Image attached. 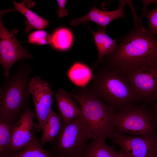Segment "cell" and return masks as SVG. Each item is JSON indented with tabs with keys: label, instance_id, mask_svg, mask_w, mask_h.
Returning <instances> with one entry per match:
<instances>
[{
	"label": "cell",
	"instance_id": "6da1fadb",
	"mask_svg": "<svg viewBox=\"0 0 157 157\" xmlns=\"http://www.w3.org/2000/svg\"><path fill=\"white\" fill-rule=\"evenodd\" d=\"M135 26L100 63L123 71L157 65V37L135 17Z\"/></svg>",
	"mask_w": 157,
	"mask_h": 157
},
{
	"label": "cell",
	"instance_id": "7a4b0ae2",
	"mask_svg": "<svg viewBox=\"0 0 157 157\" xmlns=\"http://www.w3.org/2000/svg\"><path fill=\"white\" fill-rule=\"evenodd\" d=\"M88 88L116 111L144 102L131 88L124 72L102 64Z\"/></svg>",
	"mask_w": 157,
	"mask_h": 157
},
{
	"label": "cell",
	"instance_id": "3957f363",
	"mask_svg": "<svg viewBox=\"0 0 157 157\" xmlns=\"http://www.w3.org/2000/svg\"><path fill=\"white\" fill-rule=\"evenodd\" d=\"M68 93L80 104L81 114L88 127L92 140H113L116 131L113 124L115 110L87 88L80 87Z\"/></svg>",
	"mask_w": 157,
	"mask_h": 157
},
{
	"label": "cell",
	"instance_id": "277c9868",
	"mask_svg": "<svg viewBox=\"0 0 157 157\" xmlns=\"http://www.w3.org/2000/svg\"><path fill=\"white\" fill-rule=\"evenodd\" d=\"M32 72L29 65H22L13 76L6 78L0 88V117H19L27 110Z\"/></svg>",
	"mask_w": 157,
	"mask_h": 157
},
{
	"label": "cell",
	"instance_id": "5b68a950",
	"mask_svg": "<svg viewBox=\"0 0 157 157\" xmlns=\"http://www.w3.org/2000/svg\"><path fill=\"white\" fill-rule=\"evenodd\" d=\"M92 136L81 114L66 124L53 141L50 152L53 156L81 157Z\"/></svg>",
	"mask_w": 157,
	"mask_h": 157
},
{
	"label": "cell",
	"instance_id": "8992f818",
	"mask_svg": "<svg viewBox=\"0 0 157 157\" xmlns=\"http://www.w3.org/2000/svg\"><path fill=\"white\" fill-rule=\"evenodd\" d=\"M147 105L143 103L116 113L113 121L116 130L133 136L157 134L156 126Z\"/></svg>",
	"mask_w": 157,
	"mask_h": 157
},
{
	"label": "cell",
	"instance_id": "52a82bcc",
	"mask_svg": "<svg viewBox=\"0 0 157 157\" xmlns=\"http://www.w3.org/2000/svg\"><path fill=\"white\" fill-rule=\"evenodd\" d=\"M123 72L133 90L144 103L148 105L157 102V65Z\"/></svg>",
	"mask_w": 157,
	"mask_h": 157
},
{
	"label": "cell",
	"instance_id": "ba28073f",
	"mask_svg": "<svg viewBox=\"0 0 157 157\" xmlns=\"http://www.w3.org/2000/svg\"><path fill=\"white\" fill-rule=\"evenodd\" d=\"M0 19V64L3 68V74L6 78L9 76L10 69L16 62L33 56L22 47L17 40L15 35L17 31H9L1 18Z\"/></svg>",
	"mask_w": 157,
	"mask_h": 157
},
{
	"label": "cell",
	"instance_id": "9c48e42d",
	"mask_svg": "<svg viewBox=\"0 0 157 157\" xmlns=\"http://www.w3.org/2000/svg\"><path fill=\"white\" fill-rule=\"evenodd\" d=\"M30 88L38 122L37 131H43L52 108L53 96L55 91L52 90L49 83L40 76L31 78Z\"/></svg>",
	"mask_w": 157,
	"mask_h": 157
},
{
	"label": "cell",
	"instance_id": "30bf717a",
	"mask_svg": "<svg viewBox=\"0 0 157 157\" xmlns=\"http://www.w3.org/2000/svg\"><path fill=\"white\" fill-rule=\"evenodd\" d=\"M113 140L128 157H157V134L129 136L116 131Z\"/></svg>",
	"mask_w": 157,
	"mask_h": 157
},
{
	"label": "cell",
	"instance_id": "8fae6325",
	"mask_svg": "<svg viewBox=\"0 0 157 157\" xmlns=\"http://www.w3.org/2000/svg\"><path fill=\"white\" fill-rule=\"evenodd\" d=\"M35 114L31 110L30 105L20 116L14 130L11 150L12 153L24 149L32 140L34 124Z\"/></svg>",
	"mask_w": 157,
	"mask_h": 157
},
{
	"label": "cell",
	"instance_id": "7c38bea8",
	"mask_svg": "<svg viewBox=\"0 0 157 157\" xmlns=\"http://www.w3.org/2000/svg\"><path fill=\"white\" fill-rule=\"evenodd\" d=\"M127 1H119V5L116 10L112 11L103 10L94 6L85 15L71 20L69 24L76 26L80 24L91 21L96 23L99 27L106 28L107 25L113 20L119 18H126L124 9Z\"/></svg>",
	"mask_w": 157,
	"mask_h": 157
},
{
	"label": "cell",
	"instance_id": "4fadbf2b",
	"mask_svg": "<svg viewBox=\"0 0 157 157\" xmlns=\"http://www.w3.org/2000/svg\"><path fill=\"white\" fill-rule=\"evenodd\" d=\"M53 96L63 118V124L70 122L81 114V109L77 106L68 92L60 88L58 92H55Z\"/></svg>",
	"mask_w": 157,
	"mask_h": 157
},
{
	"label": "cell",
	"instance_id": "5bb4252c",
	"mask_svg": "<svg viewBox=\"0 0 157 157\" xmlns=\"http://www.w3.org/2000/svg\"><path fill=\"white\" fill-rule=\"evenodd\" d=\"M88 28L93 35L98 52L97 60L93 66V69L98 66L103 58L110 53L114 50L118 41L117 39L110 38L106 33V28L98 26L97 31Z\"/></svg>",
	"mask_w": 157,
	"mask_h": 157
},
{
	"label": "cell",
	"instance_id": "9a60e30c",
	"mask_svg": "<svg viewBox=\"0 0 157 157\" xmlns=\"http://www.w3.org/2000/svg\"><path fill=\"white\" fill-rule=\"evenodd\" d=\"M19 117H0V157H9L12 153L13 135Z\"/></svg>",
	"mask_w": 157,
	"mask_h": 157
},
{
	"label": "cell",
	"instance_id": "2e32d148",
	"mask_svg": "<svg viewBox=\"0 0 157 157\" xmlns=\"http://www.w3.org/2000/svg\"><path fill=\"white\" fill-rule=\"evenodd\" d=\"M14 5L13 9L8 10V11L16 10L23 14L26 18L25 21V29L26 32L30 31L33 29L38 30L43 29L48 26L49 21L40 17L30 10L25 5V1L18 3L12 1Z\"/></svg>",
	"mask_w": 157,
	"mask_h": 157
},
{
	"label": "cell",
	"instance_id": "e0dca14e",
	"mask_svg": "<svg viewBox=\"0 0 157 157\" xmlns=\"http://www.w3.org/2000/svg\"><path fill=\"white\" fill-rule=\"evenodd\" d=\"M63 122L60 114L57 113L52 108L49 115L40 140L43 147L45 143L53 142L58 135Z\"/></svg>",
	"mask_w": 157,
	"mask_h": 157
},
{
	"label": "cell",
	"instance_id": "ac0fdd59",
	"mask_svg": "<svg viewBox=\"0 0 157 157\" xmlns=\"http://www.w3.org/2000/svg\"><path fill=\"white\" fill-rule=\"evenodd\" d=\"M106 139L100 138L88 143L81 157H117L118 153L113 146L108 145Z\"/></svg>",
	"mask_w": 157,
	"mask_h": 157
},
{
	"label": "cell",
	"instance_id": "d6986e66",
	"mask_svg": "<svg viewBox=\"0 0 157 157\" xmlns=\"http://www.w3.org/2000/svg\"><path fill=\"white\" fill-rule=\"evenodd\" d=\"M69 79L80 87H85L92 78L90 69L86 65L76 62L70 68L67 72Z\"/></svg>",
	"mask_w": 157,
	"mask_h": 157
},
{
	"label": "cell",
	"instance_id": "ffe728a7",
	"mask_svg": "<svg viewBox=\"0 0 157 157\" xmlns=\"http://www.w3.org/2000/svg\"><path fill=\"white\" fill-rule=\"evenodd\" d=\"M35 127V125L33 138L28 144L22 150L12 153L9 157H54L41 145L36 137Z\"/></svg>",
	"mask_w": 157,
	"mask_h": 157
},
{
	"label": "cell",
	"instance_id": "44dd1931",
	"mask_svg": "<svg viewBox=\"0 0 157 157\" xmlns=\"http://www.w3.org/2000/svg\"><path fill=\"white\" fill-rule=\"evenodd\" d=\"M73 37L71 31L65 28H59L51 35L49 44L54 49L65 51L71 47Z\"/></svg>",
	"mask_w": 157,
	"mask_h": 157
},
{
	"label": "cell",
	"instance_id": "7402d4cb",
	"mask_svg": "<svg viewBox=\"0 0 157 157\" xmlns=\"http://www.w3.org/2000/svg\"><path fill=\"white\" fill-rule=\"evenodd\" d=\"M51 35L43 30L35 31L29 35L28 42L39 45L50 44Z\"/></svg>",
	"mask_w": 157,
	"mask_h": 157
},
{
	"label": "cell",
	"instance_id": "603a6c76",
	"mask_svg": "<svg viewBox=\"0 0 157 157\" xmlns=\"http://www.w3.org/2000/svg\"><path fill=\"white\" fill-rule=\"evenodd\" d=\"M142 13L139 17H146L148 20V29L154 34H157V7L151 10L142 9Z\"/></svg>",
	"mask_w": 157,
	"mask_h": 157
},
{
	"label": "cell",
	"instance_id": "cb8c5ba5",
	"mask_svg": "<svg viewBox=\"0 0 157 157\" xmlns=\"http://www.w3.org/2000/svg\"><path fill=\"white\" fill-rule=\"evenodd\" d=\"M57 1L59 6V10L56 11L58 17H63L67 16L69 11L65 8L66 0H58Z\"/></svg>",
	"mask_w": 157,
	"mask_h": 157
},
{
	"label": "cell",
	"instance_id": "d4e9b609",
	"mask_svg": "<svg viewBox=\"0 0 157 157\" xmlns=\"http://www.w3.org/2000/svg\"><path fill=\"white\" fill-rule=\"evenodd\" d=\"M150 105L152 107L150 109L153 119L156 126L157 125V102L154 103Z\"/></svg>",
	"mask_w": 157,
	"mask_h": 157
},
{
	"label": "cell",
	"instance_id": "484cf974",
	"mask_svg": "<svg viewBox=\"0 0 157 157\" xmlns=\"http://www.w3.org/2000/svg\"><path fill=\"white\" fill-rule=\"evenodd\" d=\"M142 1L144 5L143 8L144 9H147L148 6L152 3L157 4V0Z\"/></svg>",
	"mask_w": 157,
	"mask_h": 157
},
{
	"label": "cell",
	"instance_id": "4316f807",
	"mask_svg": "<svg viewBox=\"0 0 157 157\" xmlns=\"http://www.w3.org/2000/svg\"><path fill=\"white\" fill-rule=\"evenodd\" d=\"M117 157H128L124 154L122 150L121 149L120 151L118 153Z\"/></svg>",
	"mask_w": 157,
	"mask_h": 157
},
{
	"label": "cell",
	"instance_id": "83f0119b",
	"mask_svg": "<svg viewBox=\"0 0 157 157\" xmlns=\"http://www.w3.org/2000/svg\"><path fill=\"white\" fill-rule=\"evenodd\" d=\"M54 157H58V156H53Z\"/></svg>",
	"mask_w": 157,
	"mask_h": 157
},
{
	"label": "cell",
	"instance_id": "f1b7e54d",
	"mask_svg": "<svg viewBox=\"0 0 157 157\" xmlns=\"http://www.w3.org/2000/svg\"></svg>",
	"mask_w": 157,
	"mask_h": 157
}]
</instances>
